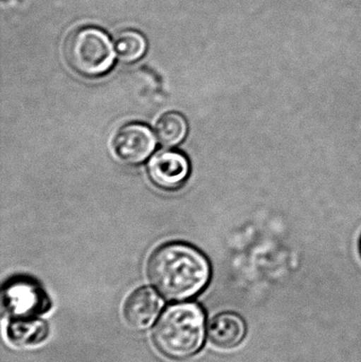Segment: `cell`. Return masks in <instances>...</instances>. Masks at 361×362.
I'll list each match as a JSON object with an SVG mask.
<instances>
[{"instance_id":"5b68a950","label":"cell","mask_w":361,"mask_h":362,"mask_svg":"<svg viewBox=\"0 0 361 362\" xmlns=\"http://www.w3.org/2000/svg\"><path fill=\"white\" fill-rule=\"evenodd\" d=\"M190 174L188 158L176 151H161L148 163V175L161 189H175L182 187Z\"/></svg>"},{"instance_id":"8fae6325","label":"cell","mask_w":361,"mask_h":362,"mask_svg":"<svg viewBox=\"0 0 361 362\" xmlns=\"http://www.w3.org/2000/svg\"><path fill=\"white\" fill-rule=\"evenodd\" d=\"M8 332L17 346H33L45 339L47 327L40 320H16L11 323Z\"/></svg>"},{"instance_id":"9c48e42d","label":"cell","mask_w":361,"mask_h":362,"mask_svg":"<svg viewBox=\"0 0 361 362\" xmlns=\"http://www.w3.org/2000/svg\"><path fill=\"white\" fill-rule=\"evenodd\" d=\"M155 131L159 141L163 146H177L186 138L188 123L179 112H165L157 121Z\"/></svg>"},{"instance_id":"7c38bea8","label":"cell","mask_w":361,"mask_h":362,"mask_svg":"<svg viewBox=\"0 0 361 362\" xmlns=\"http://www.w3.org/2000/svg\"><path fill=\"white\" fill-rule=\"evenodd\" d=\"M360 252H361V240H360Z\"/></svg>"},{"instance_id":"52a82bcc","label":"cell","mask_w":361,"mask_h":362,"mask_svg":"<svg viewBox=\"0 0 361 362\" xmlns=\"http://www.w3.org/2000/svg\"><path fill=\"white\" fill-rule=\"evenodd\" d=\"M208 335L212 344L218 348H235L245 338V321L235 313H223L210 321Z\"/></svg>"},{"instance_id":"6da1fadb","label":"cell","mask_w":361,"mask_h":362,"mask_svg":"<svg viewBox=\"0 0 361 362\" xmlns=\"http://www.w3.org/2000/svg\"><path fill=\"white\" fill-rule=\"evenodd\" d=\"M148 278L167 299L193 297L207 285L210 265L205 255L190 245L171 243L154 251L148 266Z\"/></svg>"},{"instance_id":"7a4b0ae2","label":"cell","mask_w":361,"mask_h":362,"mask_svg":"<svg viewBox=\"0 0 361 362\" xmlns=\"http://www.w3.org/2000/svg\"><path fill=\"white\" fill-rule=\"evenodd\" d=\"M205 331V316L196 304H174L159 319L153 337L159 352L184 361L201 350Z\"/></svg>"},{"instance_id":"ba28073f","label":"cell","mask_w":361,"mask_h":362,"mask_svg":"<svg viewBox=\"0 0 361 362\" xmlns=\"http://www.w3.org/2000/svg\"><path fill=\"white\" fill-rule=\"evenodd\" d=\"M4 302L8 312L15 316H23L42 310V293L29 282L13 283L4 291Z\"/></svg>"},{"instance_id":"8992f818","label":"cell","mask_w":361,"mask_h":362,"mask_svg":"<svg viewBox=\"0 0 361 362\" xmlns=\"http://www.w3.org/2000/svg\"><path fill=\"white\" fill-rule=\"evenodd\" d=\"M162 301L154 289L144 287L134 291L124 306V316L134 329L150 327L160 313Z\"/></svg>"},{"instance_id":"3957f363","label":"cell","mask_w":361,"mask_h":362,"mask_svg":"<svg viewBox=\"0 0 361 362\" xmlns=\"http://www.w3.org/2000/svg\"><path fill=\"white\" fill-rule=\"evenodd\" d=\"M64 55L69 67L86 78H97L114 65V46L97 28H80L66 38Z\"/></svg>"},{"instance_id":"30bf717a","label":"cell","mask_w":361,"mask_h":362,"mask_svg":"<svg viewBox=\"0 0 361 362\" xmlns=\"http://www.w3.org/2000/svg\"><path fill=\"white\" fill-rule=\"evenodd\" d=\"M114 48L120 61L134 63L146 54L148 42L139 32L126 30L114 36Z\"/></svg>"},{"instance_id":"277c9868","label":"cell","mask_w":361,"mask_h":362,"mask_svg":"<svg viewBox=\"0 0 361 362\" xmlns=\"http://www.w3.org/2000/svg\"><path fill=\"white\" fill-rule=\"evenodd\" d=\"M156 139L150 127L141 123H129L117 132L112 148L114 154L127 165H139L150 157Z\"/></svg>"}]
</instances>
